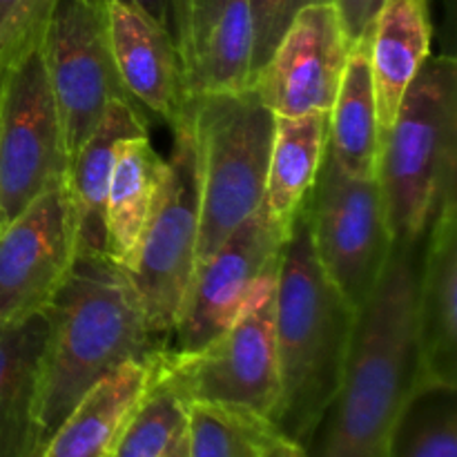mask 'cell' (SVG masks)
<instances>
[{"label": "cell", "instance_id": "8", "mask_svg": "<svg viewBox=\"0 0 457 457\" xmlns=\"http://www.w3.org/2000/svg\"><path fill=\"white\" fill-rule=\"evenodd\" d=\"M303 212L321 270L360 311L393 245L378 177H351L326 152Z\"/></svg>", "mask_w": 457, "mask_h": 457}, {"label": "cell", "instance_id": "10", "mask_svg": "<svg viewBox=\"0 0 457 457\" xmlns=\"http://www.w3.org/2000/svg\"><path fill=\"white\" fill-rule=\"evenodd\" d=\"M40 54L74 161L112 101L134 103L112 54L110 0H58Z\"/></svg>", "mask_w": 457, "mask_h": 457}, {"label": "cell", "instance_id": "18", "mask_svg": "<svg viewBox=\"0 0 457 457\" xmlns=\"http://www.w3.org/2000/svg\"><path fill=\"white\" fill-rule=\"evenodd\" d=\"M154 357L145 361H128L101 379L54 431L40 457L110 455L119 433L150 388Z\"/></svg>", "mask_w": 457, "mask_h": 457}, {"label": "cell", "instance_id": "13", "mask_svg": "<svg viewBox=\"0 0 457 457\" xmlns=\"http://www.w3.org/2000/svg\"><path fill=\"white\" fill-rule=\"evenodd\" d=\"M351 43L337 7L312 3L295 16L253 89L275 116L330 112L346 70Z\"/></svg>", "mask_w": 457, "mask_h": 457}, {"label": "cell", "instance_id": "19", "mask_svg": "<svg viewBox=\"0 0 457 457\" xmlns=\"http://www.w3.org/2000/svg\"><path fill=\"white\" fill-rule=\"evenodd\" d=\"M168 161L147 134L128 137L116 145L105 201V253L128 270L163 187Z\"/></svg>", "mask_w": 457, "mask_h": 457}, {"label": "cell", "instance_id": "31", "mask_svg": "<svg viewBox=\"0 0 457 457\" xmlns=\"http://www.w3.org/2000/svg\"><path fill=\"white\" fill-rule=\"evenodd\" d=\"M120 3L143 12L172 34V0H120Z\"/></svg>", "mask_w": 457, "mask_h": 457}, {"label": "cell", "instance_id": "30", "mask_svg": "<svg viewBox=\"0 0 457 457\" xmlns=\"http://www.w3.org/2000/svg\"><path fill=\"white\" fill-rule=\"evenodd\" d=\"M333 4L337 7L344 34H346L348 43L353 45L369 29L382 0H333Z\"/></svg>", "mask_w": 457, "mask_h": 457}, {"label": "cell", "instance_id": "12", "mask_svg": "<svg viewBox=\"0 0 457 457\" xmlns=\"http://www.w3.org/2000/svg\"><path fill=\"white\" fill-rule=\"evenodd\" d=\"M79 254L70 179L31 201L0 230V324L45 312Z\"/></svg>", "mask_w": 457, "mask_h": 457}, {"label": "cell", "instance_id": "11", "mask_svg": "<svg viewBox=\"0 0 457 457\" xmlns=\"http://www.w3.org/2000/svg\"><path fill=\"white\" fill-rule=\"evenodd\" d=\"M286 239L262 205L208 259L196 263L170 333L174 337L168 342L170 351H196L230 328L263 288L277 281Z\"/></svg>", "mask_w": 457, "mask_h": 457}, {"label": "cell", "instance_id": "20", "mask_svg": "<svg viewBox=\"0 0 457 457\" xmlns=\"http://www.w3.org/2000/svg\"><path fill=\"white\" fill-rule=\"evenodd\" d=\"M137 134H147L141 107L129 101H112L71 161L70 190L79 219V253H105V201L116 145Z\"/></svg>", "mask_w": 457, "mask_h": 457}, {"label": "cell", "instance_id": "26", "mask_svg": "<svg viewBox=\"0 0 457 457\" xmlns=\"http://www.w3.org/2000/svg\"><path fill=\"white\" fill-rule=\"evenodd\" d=\"M183 427H186V404L156 373L154 357L150 388L138 402L123 431L119 433V440L107 457H161Z\"/></svg>", "mask_w": 457, "mask_h": 457}, {"label": "cell", "instance_id": "22", "mask_svg": "<svg viewBox=\"0 0 457 457\" xmlns=\"http://www.w3.org/2000/svg\"><path fill=\"white\" fill-rule=\"evenodd\" d=\"M326 152L351 177H378L379 125L366 31L351 45L339 92L328 112Z\"/></svg>", "mask_w": 457, "mask_h": 457}, {"label": "cell", "instance_id": "17", "mask_svg": "<svg viewBox=\"0 0 457 457\" xmlns=\"http://www.w3.org/2000/svg\"><path fill=\"white\" fill-rule=\"evenodd\" d=\"M369 61L379 141L391 129L402 98L431 56L428 0H382L369 29Z\"/></svg>", "mask_w": 457, "mask_h": 457}, {"label": "cell", "instance_id": "9", "mask_svg": "<svg viewBox=\"0 0 457 457\" xmlns=\"http://www.w3.org/2000/svg\"><path fill=\"white\" fill-rule=\"evenodd\" d=\"M71 161L40 47L0 71V230L70 179Z\"/></svg>", "mask_w": 457, "mask_h": 457}, {"label": "cell", "instance_id": "15", "mask_svg": "<svg viewBox=\"0 0 457 457\" xmlns=\"http://www.w3.org/2000/svg\"><path fill=\"white\" fill-rule=\"evenodd\" d=\"M110 40L116 70L132 101L172 128L187 103L172 34L138 9L110 0Z\"/></svg>", "mask_w": 457, "mask_h": 457}, {"label": "cell", "instance_id": "16", "mask_svg": "<svg viewBox=\"0 0 457 457\" xmlns=\"http://www.w3.org/2000/svg\"><path fill=\"white\" fill-rule=\"evenodd\" d=\"M47 312L0 324V457H40V378L47 346Z\"/></svg>", "mask_w": 457, "mask_h": 457}, {"label": "cell", "instance_id": "5", "mask_svg": "<svg viewBox=\"0 0 457 457\" xmlns=\"http://www.w3.org/2000/svg\"><path fill=\"white\" fill-rule=\"evenodd\" d=\"M190 101L199 132L201 263L263 205L275 114L253 87Z\"/></svg>", "mask_w": 457, "mask_h": 457}, {"label": "cell", "instance_id": "7", "mask_svg": "<svg viewBox=\"0 0 457 457\" xmlns=\"http://www.w3.org/2000/svg\"><path fill=\"white\" fill-rule=\"evenodd\" d=\"M275 308L277 281H272L230 328L205 346L190 353L161 348L156 373L183 404L228 406L272 424L279 400Z\"/></svg>", "mask_w": 457, "mask_h": 457}, {"label": "cell", "instance_id": "4", "mask_svg": "<svg viewBox=\"0 0 457 457\" xmlns=\"http://www.w3.org/2000/svg\"><path fill=\"white\" fill-rule=\"evenodd\" d=\"M457 62L428 56L379 141L378 181L393 241L427 235L442 201L455 195Z\"/></svg>", "mask_w": 457, "mask_h": 457}, {"label": "cell", "instance_id": "21", "mask_svg": "<svg viewBox=\"0 0 457 457\" xmlns=\"http://www.w3.org/2000/svg\"><path fill=\"white\" fill-rule=\"evenodd\" d=\"M328 147V112L275 116L263 208L286 237L317 181Z\"/></svg>", "mask_w": 457, "mask_h": 457}, {"label": "cell", "instance_id": "24", "mask_svg": "<svg viewBox=\"0 0 457 457\" xmlns=\"http://www.w3.org/2000/svg\"><path fill=\"white\" fill-rule=\"evenodd\" d=\"M386 457H457V386L418 384L393 424Z\"/></svg>", "mask_w": 457, "mask_h": 457}, {"label": "cell", "instance_id": "33", "mask_svg": "<svg viewBox=\"0 0 457 457\" xmlns=\"http://www.w3.org/2000/svg\"><path fill=\"white\" fill-rule=\"evenodd\" d=\"M161 457H190V451H187V428L183 427L181 431L174 436V440L170 442V446L165 449V453Z\"/></svg>", "mask_w": 457, "mask_h": 457}, {"label": "cell", "instance_id": "1", "mask_svg": "<svg viewBox=\"0 0 457 457\" xmlns=\"http://www.w3.org/2000/svg\"><path fill=\"white\" fill-rule=\"evenodd\" d=\"M424 237L393 241L378 286L357 311L344 378L306 445L308 457H386L397 415L420 384L415 288Z\"/></svg>", "mask_w": 457, "mask_h": 457}, {"label": "cell", "instance_id": "29", "mask_svg": "<svg viewBox=\"0 0 457 457\" xmlns=\"http://www.w3.org/2000/svg\"><path fill=\"white\" fill-rule=\"evenodd\" d=\"M226 4L228 0H172V38L181 67L196 56Z\"/></svg>", "mask_w": 457, "mask_h": 457}, {"label": "cell", "instance_id": "6", "mask_svg": "<svg viewBox=\"0 0 457 457\" xmlns=\"http://www.w3.org/2000/svg\"><path fill=\"white\" fill-rule=\"evenodd\" d=\"M174 145L168 159L163 187L141 237L128 277L141 299L152 333L168 339L181 312L196 268L201 232V165L195 107L172 125Z\"/></svg>", "mask_w": 457, "mask_h": 457}, {"label": "cell", "instance_id": "14", "mask_svg": "<svg viewBox=\"0 0 457 457\" xmlns=\"http://www.w3.org/2000/svg\"><path fill=\"white\" fill-rule=\"evenodd\" d=\"M420 384L457 386V204L449 195L427 228L415 288Z\"/></svg>", "mask_w": 457, "mask_h": 457}, {"label": "cell", "instance_id": "32", "mask_svg": "<svg viewBox=\"0 0 457 457\" xmlns=\"http://www.w3.org/2000/svg\"><path fill=\"white\" fill-rule=\"evenodd\" d=\"M263 457H308V451L306 446L297 445V442L288 440V437L277 433V436L270 440V445L266 446V453H263Z\"/></svg>", "mask_w": 457, "mask_h": 457}, {"label": "cell", "instance_id": "23", "mask_svg": "<svg viewBox=\"0 0 457 457\" xmlns=\"http://www.w3.org/2000/svg\"><path fill=\"white\" fill-rule=\"evenodd\" d=\"M187 98L253 87V25L248 0H228L196 56L183 67Z\"/></svg>", "mask_w": 457, "mask_h": 457}, {"label": "cell", "instance_id": "3", "mask_svg": "<svg viewBox=\"0 0 457 457\" xmlns=\"http://www.w3.org/2000/svg\"><path fill=\"white\" fill-rule=\"evenodd\" d=\"M357 311L317 262L303 205L281 253L275 339L279 400L277 433L306 446L333 404L344 378Z\"/></svg>", "mask_w": 457, "mask_h": 457}, {"label": "cell", "instance_id": "2", "mask_svg": "<svg viewBox=\"0 0 457 457\" xmlns=\"http://www.w3.org/2000/svg\"><path fill=\"white\" fill-rule=\"evenodd\" d=\"M38 422L47 445L74 406L128 361L154 357L168 339L152 333L128 272L105 253H79L47 311Z\"/></svg>", "mask_w": 457, "mask_h": 457}, {"label": "cell", "instance_id": "25", "mask_svg": "<svg viewBox=\"0 0 457 457\" xmlns=\"http://www.w3.org/2000/svg\"><path fill=\"white\" fill-rule=\"evenodd\" d=\"M190 457H263L277 436L268 420L217 404H186Z\"/></svg>", "mask_w": 457, "mask_h": 457}, {"label": "cell", "instance_id": "27", "mask_svg": "<svg viewBox=\"0 0 457 457\" xmlns=\"http://www.w3.org/2000/svg\"><path fill=\"white\" fill-rule=\"evenodd\" d=\"M56 3L58 0H0V71L40 47Z\"/></svg>", "mask_w": 457, "mask_h": 457}, {"label": "cell", "instance_id": "28", "mask_svg": "<svg viewBox=\"0 0 457 457\" xmlns=\"http://www.w3.org/2000/svg\"><path fill=\"white\" fill-rule=\"evenodd\" d=\"M312 3H326V0H248L250 25H253V83L295 16Z\"/></svg>", "mask_w": 457, "mask_h": 457}]
</instances>
